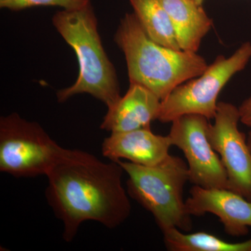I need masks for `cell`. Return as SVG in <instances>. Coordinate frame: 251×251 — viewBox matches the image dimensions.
<instances>
[{"mask_svg": "<svg viewBox=\"0 0 251 251\" xmlns=\"http://www.w3.org/2000/svg\"><path fill=\"white\" fill-rule=\"evenodd\" d=\"M124 173L117 162L105 163L83 150L62 148L46 175V196L62 223L64 240L72 242L86 221L114 229L128 219L132 208Z\"/></svg>", "mask_w": 251, "mask_h": 251, "instance_id": "obj_1", "label": "cell"}, {"mask_svg": "<svg viewBox=\"0 0 251 251\" xmlns=\"http://www.w3.org/2000/svg\"><path fill=\"white\" fill-rule=\"evenodd\" d=\"M114 41L125 54L130 84L144 86L161 100L208 67L197 52L170 49L151 40L134 13L122 18Z\"/></svg>", "mask_w": 251, "mask_h": 251, "instance_id": "obj_2", "label": "cell"}, {"mask_svg": "<svg viewBox=\"0 0 251 251\" xmlns=\"http://www.w3.org/2000/svg\"><path fill=\"white\" fill-rule=\"evenodd\" d=\"M52 24L75 51L79 64L75 83L57 91L58 102L64 103L77 94H88L110 108L121 97L120 84L115 68L102 45L92 3L81 9L57 11Z\"/></svg>", "mask_w": 251, "mask_h": 251, "instance_id": "obj_3", "label": "cell"}, {"mask_svg": "<svg viewBox=\"0 0 251 251\" xmlns=\"http://www.w3.org/2000/svg\"><path fill=\"white\" fill-rule=\"evenodd\" d=\"M117 163L128 175V196L151 213L163 233L172 228L185 232L192 230V219L184 199L189 171L182 158L170 154L155 166L125 161Z\"/></svg>", "mask_w": 251, "mask_h": 251, "instance_id": "obj_4", "label": "cell"}, {"mask_svg": "<svg viewBox=\"0 0 251 251\" xmlns=\"http://www.w3.org/2000/svg\"><path fill=\"white\" fill-rule=\"evenodd\" d=\"M251 59V43H244L229 57L219 55L199 76L186 81L161 100L158 120L172 123L186 115H199L208 120L215 117L218 97L223 88Z\"/></svg>", "mask_w": 251, "mask_h": 251, "instance_id": "obj_5", "label": "cell"}, {"mask_svg": "<svg viewBox=\"0 0 251 251\" xmlns=\"http://www.w3.org/2000/svg\"><path fill=\"white\" fill-rule=\"evenodd\" d=\"M62 147L39 124L16 112L0 119V171L14 177L46 176Z\"/></svg>", "mask_w": 251, "mask_h": 251, "instance_id": "obj_6", "label": "cell"}, {"mask_svg": "<svg viewBox=\"0 0 251 251\" xmlns=\"http://www.w3.org/2000/svg\"><path fill=\"white\" fill-rule=\"evenodd\" d=\"M209 120L199 115H186L172 122L173 146L184 153L189 181L206 188H227V173L221 158L208 138Z\"/></svg>", "mask_w": 251, "mask_h": 251, "instance_id": "obj_7", "label": "cell"}, {"mask_svg": "<svg viewBox=\"0 0 251 251\" xmlns=\"http://www.w3.org/2000/svg\"><path fill=\"white\" fill-rule=\"evenodd\" d=\"M214 120L209 124L208 138L226 169L227 189L251 202V151L247 137L239 128V108L219 102Z\"/></svg>", "mask_w": 251, "mask_h": 251, "instance_id": "obj_8", "label": "cell"}, {"mask_svg": "<svg viewBox=\"0 0 251 251\" xmlns=\"http://www.w3.org/2000/svg\"><path fill=\"white\" fill-rule=\"evenodd\" d=\"M191 216L214 214L224 225L226 234L243 237L251 227V202L227 188H206L193 185L186 200Z\"/></svg>", "mask_w": 251, "mask_h": 251, "instance_id": "obj_9", "label": "cell"}, {"mask_svg": "<svg viewBox=\"0 0 251 251\" xmlns=\"http://www.w3.org/2000/svg\"><path fill=\"white\" fill-rule=\"evenodd\" d=\"M173 146L169 135L154 134L151 128L110 133L102 143L103 156L110 161H126L144 166L160 164Z\"/></svg>", "mask_w": 251, "mask_h": 251, "instance_id": "obj_10", "label": "cell"}, {"mask_svg": "<svg viewBox=\"0 0 251 251\" xmlns=\"http://www.w3.org/2000/svg\"><path fill=\"white\" fill-rule=\"evenodd\" d=\"M161 100L146 87L130 84L126 94L108 108L100 128L110 133L150 128L158 120Z\"/></svg>", "mask_w": 251, "mask_h": 251, "instance_id": "obj_11", "label": "cell"}, {"mask_svg": "<svg viewBox=\"0 0 251 251\" xmlns=\"http://www.w3.org/2000/svg\"><path fill=\"white\" fill-rule=\"evenodd\" d=\"M180 49L197 52L213 21L194 0H163Z\"/></svg>", "mask_w": 251, "mask_h": 251, "instance_id": "obj_12", "label": "cell"}, {"mask_svg": "<svg viewBox=\"0 0 251 251\" xmlns=\"http://www.w3.org/2000/svg\"><path fill=\"white\" fill-rule=\"evenodd\" d=\"M129 1L140 25L151 40L170 49L181 50L163 0Z\"/></svg>", "mask_w": 251, "mask_h": 251, "instance_id": "obj_13", "label": "cell"}, {"mask_svg": "<svg viewBox=\"0 0 251 251\" xmlns=\"http://www.w3.org/2000/svg\"><path fill=\"white\" fill-rule=\"evenodd\" d=\"M163 242L170 251H251V238L245 242H226L204 232L186 233L176 228L163 232Z\"/></svg>", "mask_w": 251, "mask_h": 251, "instance_id": "obj_14", "label": "cell"}, {"mask_svg": "<svg viewBox=\"0 0 251 251\" xmlns=\"http://www.w3.org/2000/svg\"><path fill=\"white\" fill-rule=\"evenodd\" d=\"M91 0H0L1 9L18 11L36 6H59L64 9H81Z\"/></svg>", "mask_w": 251, "mask_h": 251, "instance_id": "obj_15", "label": "cell"}, {"mask_svg": "<svg viewBox=\"0 0 251 251\" xmlns=\"http://www.w3.org/2000/svg\"><path fill=\"white\" fill-rule=\"evenodd\" d=\"M240 122L251 128V97L244 100L239 107Z\"/></svg>", "mask_w": 251, "mask_h": 251, "instance_id": "obj_16", "label": "cell"}, {"mask_svg": "<svg viewBox=\"0 0 251 251\" xmlns=\"http://www.w3.org/2000/svg\"><path fill=\"white\" fill-rule=\"evenodd\" d=\"M247 142L248 145H249V148H250L251 151V130L249 132V134H248Z\"/></svg>", "mask_w": 251, "mask_h": 251, "instance_id": "obj_17", "label": "cell"}, {"mask_svg": "<svg viewBox=\"0 0 251 251\" xmlns=\"http://www.w3.org/2000/svg\"><path fill=\"white\" fill-rule=\"evenodd\" d=\"M197 4L200 5H202L203 2H204V0H194Z\"/></svg>", "mask_w": 251, "mask_h": 251, "instance_id": "obj_18", "label": "cell"}]
</instances>
